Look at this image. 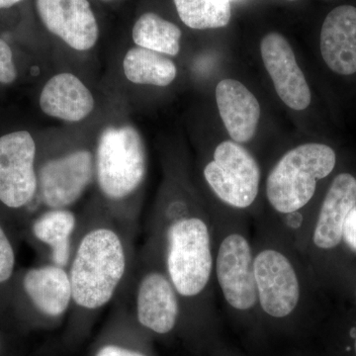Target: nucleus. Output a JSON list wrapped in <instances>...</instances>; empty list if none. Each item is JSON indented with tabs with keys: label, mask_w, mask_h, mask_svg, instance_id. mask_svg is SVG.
Returning a JSON list of instances; mask_svg holds the SVG:
<instances>
[{
	"label": "nucleus",
	"mask_w": 356,
	"mask_h": 356,
	"mask_svg": "<svg viewBox=\"0 0 356 356\" xmlns=\"http://www.w3.org/2000/svg\"><path fill=\"white\" fill-rule=\"evenodd\" d=\"M151 222L147 245L161 254L182 313L209 311L216 291L210 211L179 196L161 204Z\"/></svg>",
	"instance_id": "nucleus-1"
},
{
	"label": "nucleus",
	"mask_w": 356,
	"mask_h": 356,
	"mask_svg": "<svg viewBox=\"0 0 356 356\" xmlns=\"http://www.w3.org/2000/svg\"><path fill=\"white\" fill-rule=\"evenodd\" d=\"M337 165L332 147L307 143L286 152L273 166L266 180V199L271 216L300 252L303 250L311 217L307 212L317 193L318 182Z\"/></svg>",
	"instance_id": "nucleus-2"
},
{
	"label": "nucleus",
	"mask_w": 356,
	"mask_h": 356,
	"mask_svg": "<svg viewBox=\"0 0 356 356\" xmlns=\"http://www.w3.org/2000/svg\"><path fill=\"white\" fill-rule=\"evenodd\" d=\"M257 222L254 273L259 314L288 320L308 303L311 269L280 226L267 218Z\"/></svg>",
	"instance_id": "nucleus-3"
},
{
	"label": "nucleus",
	"mask_w": 356,
	"mask_h": 356,
	"mask_svg": "<svg viewBox=\"0 0 356 356\" xmlns=\"http://www.w3.org/2000/svg\"><path fill=\"white\" fill-rule=\"evenodd\" d=\"M130 247L114 222L97 221L74 245L69 270L72 303L96 311L112 301L130 269Z\"/></svg>",
	"instance_id": "nucleus-4"
},
{
	"label": "nucleus",
	"mask_w": 356,
	"mask_h": 356,
	"mask_svg": "<svg viewBox=\"0 0 356 356\" xmlns=\"http://www.w3.org/2000/svg\"><path fill=\"white\" fill-rule=\"evenodd\" d=\"M214 229L215 287L229 311L259 314L254 273V238L247 215L221 206L210 208Z\"/></svg>",
	"instance_id": "nucleus-5"
},
{
	"label": "nucleus",
	"mask_w": 356,
	"mask_h": 356,
	"mask_svg": "<svg viewBox=\"0 0 356 356\" xmlns=\"http://www.w3.org/2000/svg\"><path fill=\"white\" fill-rule=\"evenodd\" d=\"M147 159L144 142L132 126L105 129L98 140L95 177L110 202H121L136 193L146 178Z\"/></svg>",
	"instance_id": "nucleus-6"
},
{
	"label": "nucleus",
	"mask_w": 356,
	"mask_h": 356,
	"mask_svg": "<svg viewBox=\"0 0 356 356\" xmlns=\"http://www.w3.org/2000/svg\"><path fill=\"white\" fill-rule=\"evenodd\" d=\"M203 178L217 206L245 215L254 213L261 194V170L242 144L232 140L218 145L204 165Z\"/></svg>",
	"instance_id": "nucleus-7"
},
{
	"label": "nucleus",
	"mask_w": 356,
	"mask_h": 356,
	"mask_svg": "<svg viewBox=\"0 0 356 356\" xmlns=\"http://www.w3.org/2000/svg\"><path fill=\"white\" fill-rule=\"evenodd\" d=\"M135 290L136 315L140 325L158 334H170L182 314L181 303L161 254L146 245Z\"/></svg>",
	"instance_id": "nucleus-8"
},
{
	"label": "nucleus",
	"mask_w": 356,
	"mask_h": 356,
	"mask_svg": "<svg viewBox=\"0 0 356 356\" xmlns=\"http://www.w3.org/2000/svg\"><path fill=\"white\" fill-rule=\"evenodd\" d=\"M356 206V177L348 172L334 178L307 232L301 254L310 267L318 255L343 245L344 222Z\"/></svg>",
	"instance_id": "nucleus-9"
},
{
	"label": "nucleus",
	"mask_w": 356,
	"mask_h": 356,
	"mask_svg": "<svg viewBox=\"0 0 356 356\" xmlns=\"http://www.w3.org/2000/svg\"><path fill=\"white\" fill-rule=\"evenodd\" d=\"M35 158L36 144L27 131L0 137V202L6 207L18 209L34 198L38 189Z\"/></svg>",
	"instance_id": "nucleus-10"
},
{
	"label": "nucleus",
	"mask_w": 356,
	"mask_h": 356,
	"mask_svg": "<svg viewBox=\"0 0 356 356\" xmlns=\"http://www.w3.org/2000/svg\"><path fill=\"white\" fill-rule=\"evenodd\" d=\"M95 177V158L88 149L49 159L40 168L38 188L49 209H64L83 195Z\"/></svg>",
	"instance_id": "nucleus-11"
},
{
	"label": "nucleus",
	"mask_w": 356,
	"mask_h": 356,
	"mask_svg": "<svg viewBox=\"0 0 356 356\" xmlns=\"http://www.w3.org/2000/svg\"><path fill=\"white\" fill-rule=\"evenodd\" d=\"M261 53L280 99L293 110H305L311 103L310 88L287 39L269 33L262 39Z\"/></svg>",
	"instance_id": "nucleus-12"
},
{
	"label": "nucleus",
	"mask_w": 356,
	"mask_h": 356,
	"mask_svg": "<svg viewBox=\"0 0 356 356\" xmlns=\"http://www.w3.org/2000/svg\"><path fill=\"white\" fill-rule=\"evenodd\" d=\"M44 27L70 48L88 51L99 36L97 21L88 0H36Z\"/></svg>",
	"instance_id": "nucleus-13"
},
{
	"label": "nucleus",
	"mask_w": 356,
	"mask_h": 356,
	"mask_svg": "<svg viewBox=\"0 0 356 356\" xmlns=\"http://www.w3.org/2000/svg\"><path fill=\"white\" fill-rule=\"evenodd\" d=\"M325 65L341 76L356 72V7L341 6L327 14L321 31Z\"/></svg>",
	"instance_id": "nucleus-14"
},
{
	"label": "nucleus",
	"mask_w": 356,
	"mask_h": 356,
	"mask_svg": "<svg viewBox=\"0 0 356 356\" xmlns=\"http://www.w3.org/2000/svg\"><path fill=\"white\" fill-rule=\"evenodd\" d=\"M216 102L232 140L245 144L254 139L261 111L254 93L236 79H222L216 88Z\"/></svg>",
	"instance_id": "nucleus-15"
},
{
	"label": "nucleus",
	"mask_w": 356,
	"mask_h": 356,
	"mask_svg": "<svg viewBox=\"0 0 356 356\" xmlns=\"http://www.w3.org/2000/svg\"><path fill=\"white\" fill-rule=\"evenodd\" d=\"M23 289L35 308L47 317H60L72 304L69 270L55 264L29 269L23 277Z\"/></svg>",
	"instance_id": "nucleus-16"
},
{
	"label": "nucleus",
	"mask_w": 356,
	"mask_h": 356,
	"mask_svg": "<svg viewBox=\"0 0 356 356\" xmlns=\"http://www.w3.org/2000/svg\"><path fill=\"white\" fill-rule=\"evenodd\" d=\"M44 114L67 122L83 120L95 108L90 90L74 74L64 72L51 77L40 95Z\"/></svg>",
	"instance_id": "nucleus-17"
},
{
	"label": "nucleus",
	"mask_w": 356,
	"mask_h": 356,
	"mask_svg": "<svg viewBox=\"0 0 356 356\" xmlns=\"http://www.w3.org/2000/svg\"><path fill=\"white\" fill-rule=\"evenodd\" d=\"M76 226V215L69 208L49 209L33 222V235L50 248L51 264L67 268L74 252L72 238Z\"/></svg>",
	"instance_id": "nucleus-18"
},
{
	"label": "nucleus",
	"mask_w": 356,
	"mask_h": 356,
	"mask_svg": "<svg viewBox=\"0 0 356 356\" xmlns=\"http://www.w3.org/2000/svg\"><path fill=\"white\" fill-rule=\"evenodd\" d=\"M123 67L124 74L131 83L161 88L170 86L177 74L172 60L158 51L140 47L127 51Z\"/></svg>",
	"instance_id": "nucleus-19"
},
{
	"label": "nucleus",
	"mask_w": 356,
	"mask_h": 356,
	"mask_svg": "<svg viewBox=\"0 0 356 356\" xmlns=\"http://www.w3.org/2000/svg\"><path fill=\"white\" fill-rule=\"evenodd\" d=\"M181 36L177 25L156 13L143 14L133 28V40L138 47L172 57L179 53Z\"/></svg>",
	"instance_id": "nucleus-20"
},
{
	"label": "nucleus",
	"mask_w": 356,
	"mask_h": 356,
	"mask_svg": "<svg viewBox=\"0 0 356 356\" xmlns=\"http://www.w3.org/2000/svg\"><path fill=\"white\" fill-rule=\"evenodd\" d=\"M180 19L192 29L225 27L231 20L228 0H173Z\"/></svg>",
	"instance_id": "nucleus-21"
},
{
	"label": "nucleus",
	"mask_w": 356,
	"mask_h": 356,
	"mask_svg": "<svg viewBox=\"0 0 356 356\" xmlns=\"http://www.w3.org/2000/svg\"><path fill=\"white\" fill-rule=\"evenodd\" d=\"M15 262L13 245L0 225V284L10 280L15 268Z\"/></svg>",
	"instance_id": "nucleus-22"
},
{
	"label": "nucleus",
	"mask_w": 356,
	"mask_h": 356,
	"mask_svg": "<svg viewBox=\"0 0 356 356\" xmlns=\"http://www.w3.org/2000/svg\"><path fill=\"white\" fill-rule=\"evenodd\" d=\"M16 77L17 70L14 64L13 51L4 40L0 39V83H13Z\"/></svg>",
	"instance_id": "nucleus-23"
},
{
	"label": "nucleus",
	"mask_w": 356,
	"mask_h": 356,
	"mask_svg": "<svg viewBox=\"0 0 356 356\" xmlns=\"http://www.w3.org/2000/svg\"><path fill=\"white\" fill-rule=\"evenodd\" d=\"M343 243L356 254V206L350 211L344 222Z\"/></svg>",
	"instance_id": "nucleus-24"
},
{
	"label": "nucleus",
	"mask_w": 356,
	"mask_h": 356,
	"mask_svg": "<svg viewBox=\"0 0 356 356\" xmlns=\"http://www.w3.org/2000/svg\"><path fill=\"white\" fill-rule=\"evenodd\" d=\"M95 356H146L139 351L128 350V348H122V346L108 344L103 346L98 350Z\"/></svg>",
	"instance_id": "nucleus-25"
},
{
	"label": "nucleus",
	"mask_w": 356,
	"mask_h": 356,
	"mask_svg": "<svg viewBox=\"0 0 356 356\" xmlns=\"http://www.w3.org/2000/svg\"><path fill=\"white\" fill-rule=\"evenodd\" d=\"M21 1L23 0H0V9L9 8Z\"/></svg>",
	"instance_id": "nucleus-26"
},
{
	"label": "nucleus",
	"mask_w": 356,
	"mask_h": 356,
	"mask_svg": "<svg viewBox=\"0 0 356 356\" xmlns=\"http://www.w3.org/2000/svg\"><path fill=\"white\" fill-rule=\"evenodd\" d=\"M353 353L356 356V330L353 331Z\"/></svg>",
	"instance_id": "nucleus-27"
},
{
	"label": "nucleus",
	"mask_w": 356,
	"mask_h": 356,
	"mask_svg": "<svg viewBox=\"0 0 356 356\" xmlns=\"http://www.w3.org/2000/svg\"><path fill=\"white\" fill-rule=\"evenodd\" d=\"M289 1H295V0H289Z\"/></svg>",
	"instance_id": "nucleus-28"
},
{
	"label": "nucleus",
	"mask_w": 356,
	"mask_h": 356,
	"mask_svg": "<svg viewBox=\"0 0 356 356\" xmlns=\"http://www.w3.org/2000/svg\"><path fill=\"white\" fill-rule=\"evenodd\" d=\"M228 1L231 2V0H228Z\"/></svg>",
	"instance_id": "nucleus-29"
}]
</instances>
